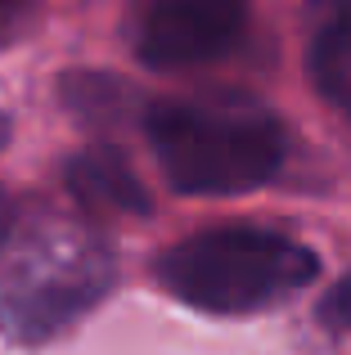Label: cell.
<instances>
[{
    "mask_svg": "<svg viewBox=\"0 0 351 355\" xmlns=\"http://www.w3.org/2000/svg\"><path fill=\"white\" fill-rule=\"evenodd\" d=\"M144 139L162 180L189 198H239L266 189L289 162V126L266 99L203 90L149 104Z\"/></svg>",
    "mask_w": 351,
    "mask_h": 355,
    "instance_id": "6da1fadb",
    "label": "cell"
},
{
    "mask_svg": "<svg viewBox=\"0 0 351 355\" xmlns=\"http://www.w3.org/2000/svg\"><path fill=\"white\" fill-rule=\"evenodd\" d=\"M117 284V261L77 220H18L0 243V338L41 347L86 320Z\"/></svg>",
    "mask_w": 351,
    "mask_h": 355,
    "instance_id": "7a4b0ae2",
    "label": "cell"
},
{
    "mask_svg": "<svg viewBox=\"0 0 351 355\" xmlns=\"http://www.w3.org/2000/svg\"><path fill=\"white\" fill-rule=\"evenodd\" d=\"M153 279L203 315H262L289 306L320 279V257L302 239L266 225H212L176 239Z\"/></svg>",
    "mask_w": 351,
    "mask_h": 355,
    "instance_id": "3957f363",
    "label": "cell"
},
{
    "mask_svg": "<svg viewBox=\"0 0 351 355\" xmlns=\"http://www.w3.org/2000/svg\"><path fill=\"white\" fill-rule=\"evenodd\" d=\"M248 0H131L126 41L153 72H203L248 41Z\"/></svg>",
    "mask_w": 351,
    "mask_h": 355,
    "instance_id": "277c9868",
    "label": "cell"
},
{
    "mask_svg": "<svg viewBox=\"0 0 351 355\" xmlns=\"http://www.w3.org/2000/svg\"><path fill=\"white\" fill-rule=\"evenodd\" d=\"M307 81L334 113L351 117V0H311Z\"/></svg>",
    "mask_w": 351,
    "mask_h": 355,
    "instance_id": "5b68a950",
    "label": "cell"
},
{
    "mask_svg": "<svg viewBox=\"0 0 351 355\" xmlns=\"http://www.w3.org/2000/svg\"><path fill=\"white\" fill-rule=\"evenodd\" d=\"M68 193L81 202L86 211H117V216H149L153 198L140 184V175L126 166V157L117 148H81L77 157H68L63 166Z\"/></svg>",
    "mask_w": 351,
    "mask_h": 355,
    "instance_id": "8992f818",
    "label": "cell"
},
{
    "mask_svg": "<svg viewBox=\"0 0 351 355\" xmlns=\"http://www.w3.org/2000/svg\"><path fill=\"white\" fill-rule=\"evenodd\" d=\"M63 104H68V113H77L81 121H90V126H113V121H122L126 113V99H131V90L122 86V81H113L108 72H68L63 77Z\"/></svg>",
    "mask_w": 351,
    "mask_h": 355,
    "instance_id": "52a82bcc",
    "label": "cell"
},
{
    "mask_svg": "<svg viewBox=\"0 0 351 355\" xmlns=\"http://www.w3.org/2000/svg\"><path fill=\"white\" fill-rule=\"evenodd\" d=\"M41 18V0H0V50L18 45Z\"/></svg>",
    "mask_w": 351,
    "mask_h": 355,
    "instance_id": "ba28073f",
    "label": "cell"
},
{
    "mask_svg": "<svg viewBox=\"0 0 351 355\" xmlns=\"http://www.w3.org/2000/svg\"><path fill=\"white\" fill-rule=\"evenodd\" d=\"M320 320H325L329 329H347L351 333V275H343L325 293V302H320Z\"/></svg>",
    "mask_w": 351,
    "mask_h": 355,
    "instance_id": "9c48e42d",
    "label": "cell"
},
{
    "mask_svg": "<svg viewBox=\"0 0 351 355\" xmlns=\"http://www.w3.org/2000/svg\"><path fill=\"white\" fill-rule=\"evenodd\" d=\"M18 225V211H14V198H9L5 189H0V243L9 239V230Z\"/></svg>",
    "mask_w": 351,
    "mask_h": 355,
    "instance_id": "30bf717a",
    "label": "cell"
},
{
    "mask_svg": "<svg viewBox=\"0 0 351 355\" xmlns=\"http://www.w3.org/2000/svg\"><path fill=\"white\" fill-rule=\"evenodd\" d=\"M5 139H9V121L0 117V148H5Z\"/></svg>",
    "mask_w": 351,
    "mask_h": 355,
    "instance_id": "8fae6325",
    "label": "cell"
}]
</instances>
